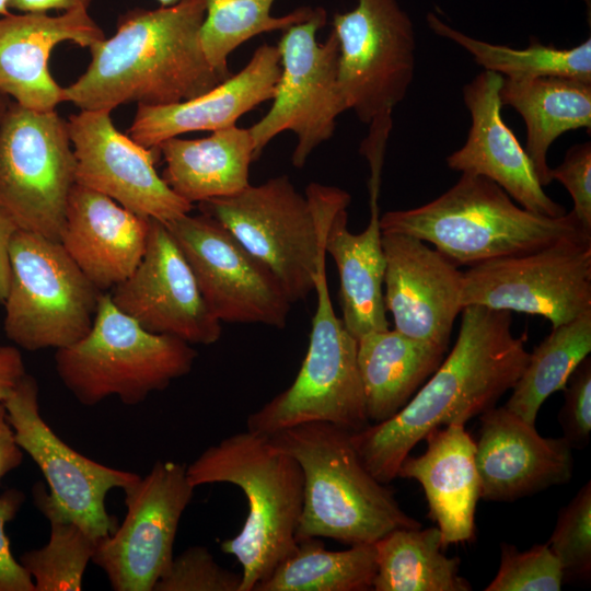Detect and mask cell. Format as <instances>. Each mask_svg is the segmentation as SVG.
<instances>
[{
	"label": "cell",
	"mask_w": 591,
	"mask_h": 591,
	"mask_svg": "<svg viewBox=\"0 0 591 591\" xmlns=\"http://www.w3.org/2000/svg\"><path fill=\"white\" fill-rule=\"evenodd\" d=\"M194 489L186 465L173 461L155 462L123 489L124 521L97 541L92 557L115 591H153L174 558L177 528Z\"/></svg>",
	"instance_id": "2e32d148"
},
{
	"label": "cell",
	"mask_w": 591,
	"mask_h": 591,
	"mask_svg": "<svg viewBox=\"0 0 591 591\" xmlns=\"http://www.w3.org/2000/svg\"><path fill=\"white\" fill-rule=\"evenodd\" d=\"M461 313L455 345L409 402L387 420L351 433L363 465L382 484L397 477L403 460L431 430L495 407L528 362L526 335L512 333L511 312L467 305Z\"/></svg>",
	"instance_id": "6da1fadb"
},
{
	"label": "cell",
	"mask_w": 591,
	"mask_h": 591,
	"mask_svg": "<svg viewBox=\"0 0 591 591\" xmlns=\"http://www.w3.org/2000/svg\"><path fill=\"white\" fill-rule=\"evenodd\" d=\"M382 247L384 303L394 329L447 351L454 321L463 310V271L412 235L382 233Z\"/></svg>",
	"instance_id": "d6986e66"
},
{
	"label": "cell",
	"mask_w": 591,
	"mask_h": 591,
	"mask_svg": "<svg viewBox=\"0 0 591 591\" xmlns=\"http://www.w3.org/2000/svg\"><path fill=\"white\" fill-rule=\"evenodd\" d=\"M157 150L165 162L162 178L190 204L243 190L250 185V166L256 160L250 128L236 125L199 139L172 137Z\"/></svg>",
	"instance_id": "4316f807"
},
{
	"label": "cell",
	"mask_w": 591,
	"mask_h": 591,
	"mask_svg": "<svg viewBox=\"0 0 591 591\" xmlns=\"http://www.w3.org/2000/svg\"><path fill=\"white\" fill-rule=\"evenodd\" d=\"M502 76L484 70L463 86L471 128L464 144L447 157V165L493 181L526 210L560 217L567 210L545 194L524 148L502 119Z\"/></svg>",
	"instance_id": "44dd1931"
},
{
	"label": "cell",
	"mask_w": 591,
	"mask_h": 591,
	"mask_svg": "<svg viewBox=\"0 0 591 591\" xmlns=\"http://www.w3.org/2000/svg\"><path fill=\"white\" fill-rule=\"evenodd\" d=\"M150 223L151 218L76 183L59 242L88 279L104 292L136 269L146 251Z\"/></svg>",
	"instance_id": "cb8c5ba5"
},
{
	"label": "cell",
	"mask_w": 591,
	"mask_h": 591,
	"mask_svg": "<svg viewBox=\"0 0 591 591\" xmlns=\"http://www.w3.org/2000/svg\"><path fill=\"white\" fill-rule=\"evenodd\" d=\"M428 26L466 51L487 71L508 79L566 77L591 83V38L578 46L560 49L531 38L526 48L518 49L471 37L441 21L434 13L427 14Z\"/></svg>",
	"instance_id": "d6a6232c"
},
{
	"label": "cell",
	"mask_w": 591,
	"mask_h": 591,
	"mask_svg": "<svg viewBox=\"0 0 591 591\" xmlns=\"http://www.w3.org/2000/svg\"><path fill=\"white\" fill-rule=\"evenodd\" d=\"M479 416L475 460L480 498L512 501L571 479L572 448L564 437L541 436L535 424L506 406Z\"/></svg>",
	"instance_id": "ffe728a7"
},
{
	"label": "cell",
	"mask_w": 591,
	"mask_h": 591,
	"mask_svg": "<svg viewBox=\"0 0 591 591\" xmlns=\"http://www.w3.org/2000/svg\"><path fill=\"white\" fill-rule=\"evenodd\" d=\"M564 575L588 579L591 572V483L564 507L547 542Z\"/></svg>",
	"instance_id": "8d00e7d4"
},
{
	"label": "cell",
	"mask_w": 591,
	"mask_h": 591,
	"mask_svg": "<svg viewBox=\"0 0 591 591\" xmlns=\"http://www.w3.org/2000/svg\"><path fill=\"white\" fill-rule=\"evenodd\" d=\"M500 565L485 591H559L564 580L563 567L548 543L519 551L502 543Z\"/></svg>",
	"instance_id": "d590c367"
},
{
	"label": "cell",
	"mask_w": 591,
	"mask_h": 591,
	"mask_svg": "<svg viewBox=\"0 0 591 591\" xmlns=\"http://www.w3.org/2000/svg\"><path fill=\"white\" fill-rule=\"evenodd\" d=\"M591 351V311L552 328L529 354L506 407L531 424L553 393L563 390L573 370Z\"/></svg>",
	"instance_id": "1f68e13d"
},
{
	"label": "cell",
	"mask_w": 591,
	"mask_h": 591,
	"mask_svg": "<svg viewBox=\"0 0 591 591\" xmlns=\"http://www.w3.org/2000/svg\"><path fill=\"white\" fill-rule=\"evenodd\" d=\"M547 318L552 328L591 311V237H571L463 271L462 306Z\"/></svg>",
	"instance_id": "5bb4252c"
},
{
	"label": "cell",
	"mask_w": 591,
	"mask_h": 591,
	"mask_svg": "<svg viewBox=\"0 0 591 591\" xmlns=\"http://www.w3.org/2000/svg\"><path fill=\"white\" fill-rule=\"evenodd\" d=\"M419 456L403 460L397 477L417 480L425 493L429 517L438 524L442 546L471 542L475 535V510L479 497L476 443L465 424L431 430Z\"/></svg>",
	"instance_id": "d4e9b609"
},
{
	"label": "cell",
	"mask_w": 591,
	"mask_h": 591,
	"mask_svg": "<svg viewBox=\"0 0 591 591\" xmlns=\"http://www.w3.org/2000/svg\"><path fill=\"white\" fill-rule=\"evenodd\" d=\"M196 358L192 345L148 332L103 292L91 329L77 343L57 349L55 368L82 405L93 406L109 396L137 405L188 374Z\"/></svg>",
	"instance_id": "52a82bcc"
},
{
	"label": "cell",
	"mask_w": 591,
	"mask_h": 591,
	"mask_svg": "<svg viewBox=\"0 0 591 591\" xmlns=\"http://www.w3.org/2000/svg\"><path fill=\"white\" fill-rule=\"evenodd\" d=\"M74 184L68 121L11 102L0 123V205L20 229L59 241Z\"/></svg>",
	"instance_id": "30bf717a"
},
{
	"label": "cell",
	"mask_w": 591,
	"mask_h": 591,
	"mask_svg": "<svg viewBox=\"0 0 591 591\" xmlns=\"http://www.w3.org/2000/svg\"><path fill=\"white\" fill-rule=\"evenodd\" d=\"M10 0H0V16L10 14L9 8Z\"/></svg>",
	"instance_id": "7dc6e473"
},
{
	"label": "cell",
	"mask_w": 591,
	"mask_h": 591,
	"mask_svg": "<svg viewBox=\"0 0 591 591\" xmlns=\"http://www.w3.org/2000/svg\"><path fill=\"white\" fill-rule=\"evenodd\" d=\"M22 461L23 450L15 440L5 407L0 403V483L8 473L20 466Z\"/></svg>",
	"instance_id": "7bdbcfd3"
},
{
	"label": "cell",
	"mask_w": 591,
	"mask_h": 591,
	"mask_svg": "<svg viewBox=\"0 0 591 591\" xmlns=\"http://www.w3.org/2000/svg\"><path fill=\"white\" fill-rule=\"evenodd\" d=\"M375 591H470L460 559L442 551L437 528L396 529L373 543Z\"/></svg>",
	"instance_id": "f546056e"
},
{
	"label": "cell",
	"mask_w": 591,
	"mask_h": 591,
	"mask_svg": "<svg viewBox=\"0 0 591 591\" xmlns=\"http://www.w3.org/2000/svg\"><path fill=\"white\" fill-rule=\"evenodd\" d=\"M161 7H167V5H173V4H176L183 0H157Z\"/></svg>",
	"instance_id": "c3c4849f"
},
{
	"label": "cell",
	"mask_w": 591,
	"mask_h": 591,
	"mask_svg": "<svg viewBox=\"0 0 591 591\" xmlns=\"http://www.w3.org/2000/svg\"><path fill=\"white\" fill-rule=\"evenodd\" d=\"M375 573L373 544L328 551L318 537L304 538L254 591H369Z\"/></svg>",
	"instance_id": "4dcf8cb0"
},
{
	"label": "cell",
	"mask_w": 591,
	"mask_h": 591,
	"mask_svg": "<svg viewBox=\"0 0 591 591\" xmlns=\"http://www.w3.org/2000/svg\"><path fill=\"white\" fill-rule=\"evenodd\" d=\"M15 440L44 475L49 493L42 484L34 487V500L50 520L72 522L95 540L112 534L117 525L105 507L114 488L125 489L140 475L113 468L77 452L45 422L38 404V384L25 374L3 402Z\"/></svg>",
	"instance_id": "7c38bea8"
},
{
	"label": "cell",
	"mask_w": 591,
	"mask_h": 591,
	"mask_svg": "<svg viewBox=\"0 0 591 591\" xmlns=\"http://www.w3.org/2000/svg\"><path fill=\"white\" fill-rule=\"evenodd\" d=\"M326 20V11L317 7L308 19L282 30L277 45L281 72L273 105L250 127L256 160L276 136L291 131L297 136L292 165L304 166L311 153L333 137L336 118L347 111L338 84L336 34L332 31L323 44L316 39Z\"/></svg>",
	"instance_id": "8fae6325"
},
{
	"label": "cell",
	"mask_w": 591,
	"mask_h": 591,
	"mask_svg": "<svg viewBox=\"0 0 591 591\" xmlns=\"http://www.w3.org/2000/svg\"><path fill=\"white\" fill-rule=\"evenodd\" d=\"M378 197H370V220L360 233L347 228V208L337 209L325 232L324 247L338 270L343 322L356 338L389 329L384 303L385 256Z\"/></svg>",
	"instance_id": "484cf974"
},
{
	"label": "cell",
	"mask_w": 591,
	"mask_h": 591,
	"mask_svg": "<svg viewBox=\"0 0 591 591\" xmlns=\"http://www.w3.org/2000/svg\"><path fill=\"white\" fill-rule=\"evenodd\" d=\"M552 181H558L573 200L571 210L582 229L591 234V143L572 146L563 162L551 169Z\"/></svg>",
	"instance_id": "ab89813d"
},
{
	"label": "cell",
	"mask_w": 591,
	"mask_h": 591,
	"mask_svg": "<svg viewBox=\"0 0 591 591\" xmlns=\"http://www.w3.org/2000/svg\"><path fill=\"white\" fill-rule=\"evenodd\" d=\"M445 350L396 329L357 339V363L367 416L379 424L398 413L443 360Z\"/></svg>",
	"instance_id": "83f0119b"
},
{
	"label": "cell",
	"mask_w": 591,
	"mask_h": 591,
	"mask_svg": "<svg viewBox=\"0 0 591 591\" xmlns=\"http://www.w3.org/2000/svg\"><path fill=\"white\" fill-rule=\"evenodd\" d=\"M9 258L3 328L10 340L28 351L57 350L89 333L103 291L59 241L19 229L11 240Z\"/></svg>",
	"instance_id": "ba28073f"
},
{
	"label": "cell",
	"mask_w": 591,
	"mask_h": 591,
	"mask_svg": "<svg viewBox=\"0 0 591 591\" xmlns=\"http://www.w3.org/2000/svg\"><path fill=\"white\" fill-rule=\"evenodd\" d=\"M242 576L220 566L205 546L174 557L153 591H240Z\"/></svg>",
	"instance_id": "74e56055"
},
{
	"label": "cell",
	"mask_w": 591,
	"mask_h": 591,
	"mask_svg": "<svg viewBox=\"0 0 591 591\" xmlns=\"http://www.w3.org/2000/svg\"><path fill=\"white\" fill-rule=\"evenodd\" d=\"M338 84L347 109L366 124L392 119L414 78L415 32L397 0H357L335 13Z\"/></svg>",
	"instance_id": "4fadbf2b"
},
{
	"label": "cell",
	"mask_w": 591,
	"mask_h": 591,
	"mask_svg": "<svg viewBox=\"0 0 591 591\" xmlns=\"http://www.w3.org/2000/svg\"><path fill=\"white\" fill-rule=\"evenodd\" d=\"M103 38L88 9L0 16V91L26 108L56 109L65 101L63 88L49 71L53 49L62 42L89 48Z\"/></svg>",
	"instance_id": "7402d4cb"
},
{
	"label": "cell",
	"mask_w": 591,
	"mask_h": 591,
	"mask_svg": "<svg viewBox=\"0 0 591 591\" xmlns=\"http://www.w3.org/2000/svg\"><path fill=\"white\" fill-rule=\"evenodd\" d=\"M207 0H183L153 10L134 9L116 32L89 47L91 61L63 88L80 109L108 111L137 103L167 105L194 99L225 80L208 62L200 30Z\"/></svg>",
	"instance_id": "7a4b0ae2"
},
{
	"label": "cell",
	"mask_w": 591,
	"mask_h": 591,
	"mask_svg": "<svg viewBox=\"0 0 591 591\" xmlns=\"http://www.w3.org/2000/svg\"><path fill=\"white\" fill-rule=\"evenodd\" d=\"M115 306L148 332L189 345H211L221 322L208 309L194 273L166 224L151 219L144 254L109 293Z\"/></svg>",
	"instance_id": "ac0fdd59"
},
{
	"label": "cell",
	"mask_w": 591,
	"mask_h": 591,
	"mask_svg": "<svg viewBox=\"0 0 591 591\" xmlns=\"http://www.w3.org/2000/svg\"><path fill=\"white\" fill-rule=\"evenodd\" d=\"M26 374L20 350L0 346V403H3Z\"/></svg>",
	"instance_id": "b9f144b4"
},
{
	"label": "cell",
	"mask_w": 591,
	"mask_h": 591,
	"mask_svg": "<svg viewBox=\"0 0 591 591\" xmlns=\"http://www.w3.org/2000/svg\"><path fill=\"white\" fill-rule=\"evenodd\" d=\"M67 121L77 184L164 223L190 212L193 204L176 195L157 172L155 149L118 131L111 112L81 109Z\"/></svg>",
	"instance_id": "e0dca14e"
},
{
	"label": "cell",
	"mask_w": 591,
	"mask_h": 591,
	"mask_svg": "<svg viewBox=\"0 0 591 591\" xmlns=\"http://www.w3.org/2000/svg\"><path fill=\"white\" fill-rule=\"evenodd\" d=\"M49 523L47 544L25 552L20 563L32 578L35 591H79L97 540L72 522Z\"/></svg>",
	"instance_id": "e575fe53"
},
{
	"label": "cell",
	"mask_w": 591,
	"mask_h": 591,
	"mask_svg": "<svg viewBox=\"0 0 591 591\" xmlns=\"http://www.w3.org/2000/svg\"><path fill=\"white\" fill-rule=\"evenodd\" d=\"M269 436L302 471L297 541L326 537L346 545L373 544L393 530L421 528L394 491L367 470L348 430L310 421Z\"/></svg>",
	"instance_id": "277c9868"
},
{
	"label": "cell",
	"mask_w": 591,
	"mask_h": 591,
	"mask_svg": "<svg viewBox=\"0 0 591 591\" xmlns=\"http://www.w3.org/2000/svg\"><path fill=\"white\" fill-rule=\"evenodd\" d=\"M186 473L195 488L227 483L245 495L246 520L236 536L221 542V551L242 567L240 591H254L298 546L303 506L299 463L269 434L246 429L208 447Z\"/></svg>",
	"instance_id": "3957f363"
},
{
	"label": "cell",
	"mask_w": 591,
	"mask_h": 591,
	"mask_svg": "<svg viewBox=\"0 0 591 591\" xmlns=\"http://www.w3.org/2000/svg\"><path fill=\"white\" fill-rule=\"evenodd\" d=\"M25 497L18 489L0 495V591H35L34 582L10 548L5 525L20 510Z\"/></svg>",
	"instance_id": "60d3db41"
},
{
	"label": "cell",
	"mask_w": 591,
	"mask_h": 591,
	"mask_svg": "<svg viewBox=\"0 0 591 591\" xmlns=\"http://www.w3.org/2000/svg\"><path fill=\"white\" fill-rule=\"evenodd\" d=\"M559 413L564 438L571 448L588 443L591 432V359L588 356L570 374Z\"/></svg>",
	"instance_id": "f35d334b"
},
{
	"label": "cell",
	"mask_w": 591,
	"mask_h": 591,
	"mask_svg": "<svg viewBox=\"0 0 591 591\" xmlns=\"http://www.w3.org/2000/svg\"><path fill=\"white\" fill-rule=\"evenodd\" d=\"M380 228L382 233L428 242L456 266L529 253L564 239L591 237L572 211L555 218L532 212L493 181L468 173L426 205L385 212Z\"/></svg>",
	"instance_id": "5b68a950"
},
{
	"label": "cell",
	"mask_w": 591,
	"mask_h": 591,
	"mask_svg": "<svg viewBox=\"0 0 591 591\" xmlns=\"http://www.w3.org/2000/svg\"><path fill=\"white\" fill-rule=\"evenodd\" d=\"M501 105L513 107L526 126L525 152L544 187L552 182L547 152L564 132L591 128V83L566 77L503 78Z\"/></svg>",
	"instance_id": "f1b7e54d"
},
{
	"label": "cell",
	"mask_w": 591,
	"mask_h": 591,
	"mask_svg": "<svg viewBox=\"0 0 591 591\" xmlns=\"http://www.w3.org/2000/svg\"><path fill=\"white\" fill-rule=\"evenodd\" d=\"M280 72L278 47L263 44L237 73L194 99L167 105H138L128 136L144 148L157 149L172 137L236 125L242 115L273 100Z\"/></svg>",
	"instance_id": "603a6c76"
},
{
	"label": "cell",
	"mask_w": 591,
	"mask_h": 591,
	"mask_svg": "<svg viewBox=\"0 0 591 591\" xmlns=\"http://www.w3.org/2000/svg\"><path fill=\"white\" fill-rule=\"evenodd\" d=\"M314 291L317 304L301 368L289 387L248 415L247 430L273 434L304 422L326 421L354 433L370 425L357 339L334 311L325 265L318 270Z\"/></svg>",
	"instance_id": "9c48e42d"
},
{
	"label": "cell",
	"mask_w": 591,
	"mask_h": 591,
	"mask_svg": "<svg viewBox=\"0 0 591 591\" xmlns=\"http://www.w3.org/2000/svg\"><path fill=\"white\" fill-rule=\"evenodd\" d=\"M275 0H207L200 30L204 53L210 66L224 79L230 77L228 58L252 37L282 31L308 19L313 8L302 7L282 16H273Z\"/></svg>",
	"instance_id": "836d02e7"
},
{
	"label": "cell",
	"mask_w": 591,
	"mask_h": 591,
	"mask_svg": "<svg viewBox=\"0 0 591 591\" xmlns=\"http://www.w3.org/2000/svg\"><path fill=\"white\" fill-rule=\"evenodd\" d=\"M10 104V97L0 91V123L3 119Z\"/></svg>",
	"instance_id": "bcb514c9"
},
{
	"label": "cell",
	"mask_w": 591,
	"mask_h": 591,
	"mask_svg": "<svg viewBox=\"0 0 591 591\" xmlns=\"http://www.w3.org/2000/svg\"><path fill=\"white\" fill-rule=\"evenodd\" d=\"M350 201L346 190L318 183L309 184L303 196L288 175H280L198 206L268 266L294 303L315 290L325 264L326 228Z\"/></svg>",
	"instance_id": "8992f818"
},
{
	"label": "cell",
	"mask_w": 591,
	"mask_h": 591,
	"mask_svg": "<svg viewBox=\"0 0 591 591\" xmlns=\"http://www.w3.org/2000/svg\"><path fill=\"white\" fill-rule=\"evenodd\" d=\"M19 225L13 217L0 205V302L7 298L11 268L9 258V248L14 233L19 230Z\"/></svg>",
	"instance_id": "ee69618b"
},
{
	"label": "cell",
	"mask_w": 591,
	"mask_h": 591,
	"mask_svg": "<svg viewBox=\"0 0 591 591\" xmlns=\"http://www.w3.org/2000/svg\"><path fill=\"white\" fill-rule=\"evenodd\" d=\"M92 0H10V10L20 13L38 12L47 13L50 10L72 11L89 9Z\"/></svg>",
	"instance_id": "f6af8a7d"
},
{
	"label": "cell",
	"mask_w": 591,
	"mask_h": 591,
	"mask_svg": "<svg viewBox=\"0 0 591 591\" xmlns=\"http://www.w3.org/2000/svg\"><path fill=\"white\" fill-rule=\"evenodd\" d=\"M165 224L220 322L286 326L292 303L280 281L220 222L201 212Z\"/></svg>",
	"instance_id": "9a60e30c"
}]
</instances>
